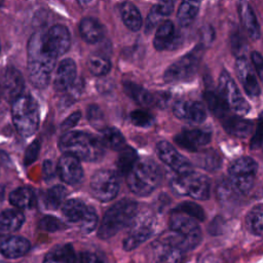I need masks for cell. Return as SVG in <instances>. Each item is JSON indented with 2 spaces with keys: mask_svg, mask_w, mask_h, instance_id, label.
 <instances>
[{
  "mask_svg": "<svg viewBox=\"0 0 263 263\" xmlns=\"http://www.w3.org/2000/svg\"><path fill=\"white\" fill-rule=\"evenodd\" d=\"M176 143L191 152H197V150L205 146L211 141V134L202 129H187L178 134L175 137Z\"/></svg>",
  "mask_w": 263,
  "mask_h": 263,
  "instance_id": "cell-20",
  "label": "cell"
},
{
  "mask_svg": "<svg viewBox=\"0 0 263 263\" xmlns=\"http://www.w3.org/2000/svg\"><path fill=\"white\" fill-rule=\"evenodd\" d=\"M87 119L96 127L101 128L104 122V115L102 110L97 105H90L87 108Z\"/></svg>",
  "mask_w": 263,
  "mask_h": 263,
  "instance_id": "cell-47",
  "label": "cell"
},
{
  "mask_svg": "<svg viewBox=\"0 0 263 263\" xmlns=\"http://www.w3.org/2000/svg\"><path fill=\"white\" fill-rule=\"evenodd\" d=\"M73 263H87V257L86 253H79L76 257Z\"/></svg>",
  "mask_w": 263,
  "mask_h": 263,
  "instance_id": "cell-57",
  "label": "cell"
},
{
  "mask_svg": "<svg viewBox=\"0 0 263 263\" xmlns=\"http://www.w3.org/2000/svg\"><path fill=\"white\" fill-rule=\"evenodd\" d=\"M156 151L158 157L178 175H183L192 171L190 161L179 153L168 142H158L156 145Z\"/></svg>",
  "mask_w": 263,
  "mask_h": 263,
  "instance_id": "cell-12",
  "label": "cell"
},
{
  "mask_svg": "<svg viewBox=\"0 0 263 263\" xmlns=\"http://www.w3.org/2000/svg\"><path fill=\"white\" fill-rule=\"evenodd\" d=\"M225 227H226V224H225L224 219L220 216H217L210 223L208 230L212 235H221L224 232Z\"/></svg>",
  "mask_w": 263,
  "mask_h": 263,
  "instance_id": "cell-50",
  "label": "cell"
},
{
  "mask_svg": "<svg viewBox=\"0 0 263 263\" xmlns=\"http://www.w3.org/2000/svg\"><path fill=\"white\" fill-rule=\"evenodd\" d=\"M25 216L18 210H6L0 213V235L18 230L24 224Z\"/></svg>",
  "mask_w": 263,
  "mask_h": 263,
  "instance_id": "cell-28",
  "label": "cell"
},
{
  "mask_svg": "<svg viewBox=\"0 0 263 263\" xmlns=\"http://www.w3.org/2000/svg\"><path fill=\"white\" fill-rule=\"evenodd\" d=\"M87 263H107V260L100 254L86 253Z\"/></svg>",
  "mask_w": 263,
  "mask_h": 263,
  "instance_id": "cell-54",
  "label": "cell"
},
{
  "mask_svg": "<svg viewBox=\"0 0 263 263\" xmlns=\"http://www.w3.org/2000/svg\"><path fill=\"white\" fill-rule=\"evenodd\" d=\"M59 147L65 154H70L85 161H97L104 155L102 141L83 132H68L59 141Z\"/></svg>",
  "mask_w": 263,
  "mask_h": 263,
  "instance_id": "cell-2",
  "label": "cell"
},
{
  "mask_svg": "<svg viewBox=\"0 0 263 263\" xmlns=\"http://www.w3.org/2000/svg\"><path fill=\"white\" fill-rule=\"evenodd\" d=\"M76 77V64L71 59L63 60L55 71L53 87L57 91H64L72 86Z\"/></svg>",
  "mask_w": 263,
  "mask_h": 263,
  "instance_id": "cell-23",
  "label": "cell"
},
{
  "mask_svg": "<svg viewBox=\"0 0 263 263\" xmlns=\"http://www.w3.org/2000/svg\"><path fill=\"white\" fill-rule=\"evenodd\" d=\"M174 0H160L150 10L145 25V31L148 33L152 31L157 25L162 23V20L168 16L174 10Z\"/></svg>",
  "mask_w": 263,
  "mask_h": 263,
  "instance_id": "cell-25",
  "label": "cell"
},
{
  "mask_svg": "<svg viewBox=\"0 0 263 263\" xmlns=\"http://www.w3.org/2000/svg\"><path fill=\"white\" fill-rule=\"evenodd\" d=\"M218 90L229 109L239 115H245L250 111L249 103L245 100L236 83L225 70H223L219 76Z\"/></svg>",
  "mask_w": 263,
  "mask_h": 263,
  "instance_id": "cell-9",
  "label": "cell"
},
{
  "mask_svg": "<svg viewBox=\"0 0 263 263\" xmlns=\"http://www.w3.org/2000/svg\"><path fill=\"white\" fill-rule=\"evenodd\" d=\"M0 263H4V262H3V261H1V260H0Z\"/></svg>",
  "mask_w": 263,
  "mask_h": 263,
  "instance_id": "cell-61",
  "label": "cell"
},
{
  "mask_svg": "<svg viewBox=\"0 0 263 263\" xmlns=\"http://www.w3.org/2000/svg\"><path fill=\"white\" fill-rule=\"evenodd\" d=\"M87 68L95 76H104L111 69V63L102 55H91L87 61Z\"/></svg>",
  "mask_w": 263,
  "mask_h": 263,
  "instance_id": "cell-41",
  "label": "cell"
},
{
  "mask_svg": "<svg viewBox=\"0 0 263 263\" xmlns=\"http://www.w3.org/2000/svg\"><path fill=\"white\" fill-rule=\"evenodd\" d=\"M30 242L27 238L14 235H0V253L7 258H20L28 253Z\"/></svg>",
  "mask_w": 263,
  "mask_h": 263,
  "instance_id": "cell-21",
  "label": "cell"
},
{
  "mask_svg": "<svg viewBox=\"0 0 263 263\" xmlns=\"http://www.w3.org/2000/svg\"><path fill=\"white\" fill-rule=\"evenodd\" d=\"M257 162L249 156H242L233 160L228 168L230 182L240 193H248L255 182L257 172Z\"/></svg>",
  "mask_w": 263,
  "mask_h": 263,
  "instance_id": "cell-8",
  "label": "cell"
},
{
  "mask_svg": "<svg viewBox=\"0 0 263 263\" xmlns=\"http://www.w3.org/2000/svg\"><path fill=\"white\" fill-rule=\"evenodd\" d=\"M25 81L23 75L13 67H7L0 74V88L2 97L6 100L14 101L22 95Z\"/></svg>",
  "mask_w": 263,
  "mask_h": 263,
  "instance_id": "cell-14",
  "label": "cell"
},
{
  "mask_svg": "<svg viewBox=\"0 0 263 263\" xmlns=\"http://www.w3.org/2000/svg\"><path fill=\"white\" fill-rule=\"evenodd\" d=\"M216 195L221 203L230 206L237 204L240 193L235 189L230 180H223L216 187Z\"/></svg>",
  "mask_w": 263,
  "mask_h": 263,
  "instance_id": "cell-33",
  "label": "cell"
},
{
  "mask_svg": "<svg viewBox=\"0 0 263 263\" xmlns=\"http://www.w3.org/2000/svg\"><path fill=\"white\" fill-rule=\"evenodd\" d=\"M204 52L202 44L195 45L189 52L173 63L164 72L163 79L167 83L186 81L193 77Z\"/></svg>",
  "mask_w": 263,
  "mask_h": 263,
  "instance_id": "cell-6",
  "label": "cell"
},
{
  "mask_svg": "<svg viewBox=\"0 0 263 263\" xmlns=\"http://www.w3.org/2000/svg\"><path fill=\"white\" fill-rule=\"evenodd\" d=\"M248 229L255 235L263 236V204L255 205L246 216Z\"/></svg>",
  "mask_w": 263,
  "mask_h": 263,
  "instance_id": "cell-39",
  "label": "cell"
},
{
  "mask_svg": "<svg viewBox=\"0 0 263 263\" xmlns=\"http://www.w3.org/2000/svg\"><path fill=\"white\" fill-rule=\"evenodd\" d=\"M119 11L122 22L130 31H138L141 29L143 20L136 5H134L132 2L124 1L120 4Z\"/></svg>",
  "mask_w": 263,
  "mask_h": 263,
  "instance_id": "cell-30",
  "label": "cell"
},
{
  "mask_svg": "<svg viewBox=\"0 0 263 263\" xmlns=\"http://www.w3.org/2000/svg\"><path fill=\"white\" fill-rule=\"evenodd\" d=\"M235 70L246 92L250 97H258L261 92L260 85L252 66L243 55H240L236 59Z\"/></svg>",
  "mask_w": 263,
  "mask_h": 263,
  "instance_id": "cell-19",
  "label": "cell"
},
{
  "mask_svg": "<svg viewBox=\"0 0 263 263\" xmlns=\"http://www.w3.org/2000/svg\"><path fill=\"white\" fill-rule=\"evenodd\" d=\"M198 263H219V261L217 257L214 256L213 254H206L199 259Z\"/></svg>",
  "mask_w": 263,
  "mask_h": 263,
  "instance_id": "cell-56",
  "label": "cell"
},
{
  "mask_svg": "<svg viewBox=\"0 0 263 263\" xmlns=\"http://www.w3.org/2000/svg\"><path fill=\"white\" fill-rule=\"evenodd\" d=\"M251 60L255 67L257 75L263 81V57L258 51H253L251 53Z\"/></svg>",
  "mask_w": 263,
  "mask_h": 263,
  "instance_id": "cell-52",
  "label": "cell"
},
{
  "mask_svg": "<svg viewBox=\"0 0 263 263\" xmlns=\"http://www.w3.org/2000/svg\"><path fill=\"white\" fill-rule=\"evenodd\" d=\"M80 117H81V113L79 111H76V112H73L71 115H69L61 124V128L63 130H68L70 129L71 127L75 126L79 120H80Z\"/></svg>",
  "mask_w": 263,
  "mask_h": 263,
  "instance_id": "cell-53",
  "label": "cell"
},
{
  "mask_svg": "<svg viewBox=\"0 0 263 263\" xmlns=\"http://www.w3.org/2000/svg\"><path fill=\"white\" fill-rule=\"evenodd\" d=\"M201 0H182L177 12V18L181 26H189L195 18Z\"/></svg>",
  "mask_w": 263,
  "mask_h": 263,
  "instance_id": "cell-34",
  "label": "cell"
},
{
  "mask_svg": "<svg viewBox=\"0 0 263 263\" xmlns=\"http://www.w3.org/2000/svg\"><path fill=\"white\" fill-rule=\"evenodd\" d=\"M230 42H231V48L232 51L234 53L239 54L241 51L245 50L246 47V43H245V39L243 37L240 35V33L238 31H235L231 34V38H230Z\"/></svg>",
  "mask_w": 263,
  "mask_h": 263,
  "instance_id": "cell-49",
  "label": "cell"
},
{
  "mask_svg": "<svg viewBox=\"0 0 263 263\" xmlns=\"http://www.w3.org/2000/svg\"><path fill=\"white\" fill-rule=\"evenodd\" d=\"M204 100L206 102L209 109L212 111L214 115L222 119L227 116L229 107L219 92H216L213 90H206L204 92Z\"/></svg>",
  "mask_w": 263,
  "mask_h": 263,
  "instance_id": "cell-36",
  "label": "cell"
},
{
  "mask_svg": "<svg viewBox=\"0 0 263 263\" xmlns=\"http://www.w3.org/2000/svg\"><path fill=\"white\" fill-rule=\"evenodd\" d=\"M171 188L179 195H189L197 200H205L210 196L211 183L206 176L191 171L173 179Z\"/></svg>",
  "mask_w": 263,
  "mask_h": 263,
  "instance_id": "cell-7",
  "label": "cell"
},
{
  "mask_svg": "<svg viewBox=\"0 0 263 263\" xmlns=\"http://www.w3.org/2000/svg\"><path fill=\"white\" fill-rule=\"evenodd\" d=\"M79 3H81V4H86V3H88V2H90L91 0H77Z\"/></svg>",
  "mask_w": 263,
  "mask_h": 263,
  "instance_id": "cell-58",
  "label": "cell"
},
{
  "mask_svg": "<svg viewBox=\"0 0 263 263\" xmlns=\"http://www.w3.org/2000/svg\"><path fill=\"white\" fill-rule=\"evenodd\" d=\"M152 253L154 258L161 263H183L185 252L160 237L153 243Z\"/></svg>",
  "mask_w": 263,
  "mask_h": 263,
  "instance_id": "cell-22",
  "label": "cell"
},
{
  "mask_svg": "<svg viewBox=\"0 0 263 263\" xmlns=\"http://www.w3.org/2000/svg\"><path fill=\"white\" fill-rule=\"evenodd\" d=\"M119 156L117 159V167L121 175H127L137 163V152L132 147L125 146L119 150Z\"/></svg>",
  "mask_w": 263,
  "mask_h": 263,
  "instance_id": "cell-40",
  "label": "cell"
},
{
  "mask_svg": "<svg viewBox=\"0 0 263 263\" xmlns=\"http://www.w3.org/2000/svg\"><path fill=\"white\" fill-rule=\"evenodd\" d=\"M173 112L178 118L192 123H201L206 117L204 106L197 101H178L174 104Z\"/></svg>",
  "mask_w": 263,
  "mask_h": 263,
  "instance_id": "cell-17",
  "label": "cell"
},
{
  "mask_svg": "<svg viewBox=\"0 0 263 263\" xmlns=\"http://www.w3.org/2000/svg\"><path fill=\"white\" fill-rule=\"evenodd\" d=\"M43 173H44V176L45 178H51L54 174L53 172V165H52V162L50 160H46L44 161L43 163Z\"/></svg>",
  "mask_w": 263,
  "mask_h": 263,
  "instance_id": "cell-55",
  "label": "cell"
},
{
  "mask_svg": "<svg viewBox=\"0 0 263 263\" xmlns=\"http://www.w3.org/2000/svg\"><path fill=\"white\" fill-rule=\"evenodd\" d=\"M126 176L129 190L139 196L152 193L160 184L162 177L159 166L149 159L137 161Z\"/></svg>",
  "mask_w": 263,
  "mask_h": 263,
  "instance_id": "cell-3",
  "label": "cell"
},
{
  "mask_svg": "<svg viewBox=\"0 0 263 263\" xmlns=\"http://www.w3.org/2000/svg\"><path fill=\"white\" fill-rule=\"evenodd\" d=\"M262 143H263V112L261 113L258 119L255 134L251 140V148L258 149L261 147Z\"/></svg>",
  "mask_w": 263,
  "mask_h": 263,
  "instance_id": "cell-48",
  "label": "cell"
},
{
  "mask_svg": "<svg viewBox=\"0 0 263 263\" xmlns=\"http://www.w3.org/2000/svg\"><path fill=\"white\" fill-rule=\"evenodd\" d=\"M87 210L88 206L83 201L76 198L64 201V203L62 204V212L64 216L70 222L74 223H80V221L85 216Z\"/></svg>",
  "mask_w": 263,
  "mask_h": 263,
  "instance_id": "cell-32",
  "label": "cell"
},
{
  "mask_svg": "<svg viewBox=\"0 0 263 263\" xmlns=\"http://www.w3.org/2000/svg\"><path fill=\"white\" fill-rule=\"evenodd\" d=\"M181 36L176 31L175 25L171 21H163L157 28L153 45L157 50L174 49L181 43Z\"/></svg>",
  "mask_w": 263,
  "mask_h": 263,
  "instance_id": "cell-18",
  "label": "cell"
},
{
  "mask_svg": "<svg viewBox=\"0 0 263 263\" xmlns=\"http://www.w3.org/2000/svg\"><path fill=\"white\" fill-rule=\"evenodd\" d=\"M38 226L40 229L47 232H55L63 228V223L60 219L53 216H44L38 222Z\"/></svg>",
  "mask_w": 263,
  "mask_h": 263,
  "instance_id": "cell-46",
  "label": "cell"
},
{
  "mask_svg": "<svg viewBox=\"0 0 263 263\" xmlns=\"http://www.w3.org/2000/svg\"><path fill=\"white\" fill-rule=\"evenodd\" d=\"M101 141L104 146L113 150H121L125 147V139L120 130L115 127H105L102 129Z\"/></svg>",
  "mask_w": 263,
  "mask_h": 263,
  "instance_id": "cell-37",
  "label": "cell"
},
{
  "mask_svg": "<svg viewBox=\"0 0 263 263\" xmlns=\"http://www.w3.org/2000/svg\"><path fill=\"white\" fill-rule=\"evenodd\" d=\"M168 225L173 231L179 232L197 241H200L201 239V231L197 224V220L180 211L173 210L170 216Z\"/></svg>",
  "mask_w": 263,
  "mask_h": 263,
  "instance_id": "cell-13",
  "label": "cell"
},
{
  "mask_svg": "<svg viewBox=\"0 0 263 263\" xmlns=\"http://www.w3.org/2000/svg\"><path fill=\"white\" fill-rule=\"evenodd\" d=\"M175 210L180 211V212L194 218L197 221H202L204 219V212H203L202 208L195 202L185 201L183 203H180L177 208H175Z\"/></svg>",
  "mask_w": 263,
  "mask_h": 263,
  "instance_id": "cell-43",
  "label": "cell"
},
{
  "mask_svg": "<svg viewBox=\"0 0 263 263\" xmlns=\"http://www.w3.org/2000/svg\"><path fill=\"white\" fill-rule=\"evenodd\" d=\"M92 195L100 201L107 202L115 198L119 190V182L116 174L110 170L97 171L90 179Z\"/></svg>",
  "mask_w": 263,
  "mask_h": 263,
  "instance_id": "cell-10",
  "label": "cell"
},
{
  "mask_svg": "<svg viewBox=\"0 0 263 263\" xmlns=\"http://www.w3.org/2000/svg\"><path fill=\"white\" fill-rule=\"evenodd\" d=\"M57 173L61 180L69 185L79 183L83 177V170L79 159L70 154H65L60 158Z\"/></svg>",
  "mask_w": 263,
  "mask_h": 263,
  "instance_id": "cell-15",
  "label": "cell"
},
{
  "mask_svg": "<svg viewBox=\"0 0 263 263\" xmlns=\"http://www.w3.org/2000/svg\"><path fill=\"white\" fill-rule=\"evenodd\" d=\"M223 126L229 135L246 138L252 133L254 123L251 120L238 116H226L223 118Z\"/></svg>",
  "mask_w": 263,
  "mask_h": 263,
  "instance_id": "cell-26",
  "label": "cell"
},
{
  "mask_svg": "<svg viewBox=\"0 0 263 263\" xmlns=\"http://www.w3.org/2000/svg\"><path fill=\"white\" fill-rule=\"evenodd\" d=\"M40 149V143L39 141H34L26 150L24 161L26 164H31L35 161V159L38 156V152Z\"/></svg>",
  "mask_w": 263,
  "mask_h": 263,
  "instance_id": "cell-51",
  "label": "cell"
},
{
  "mask_svg": "<svg viewBox=\"0 0 263 263\" xmlns=\"http://www.w3.org/2000/svg\"><path fill=\"white\" fill-rule=\"evenodd\" d=\"M43 34L45 44L54 54L59 57L68 51L71 44V38L69 30L65 26L54 25Z\"/></svg>",
  "mask_w": 263,
  "mask_h": 263,
  "instance_id": "cell-16",
  "label": "cell"
},
{
  "mask_svg": "<svg viewBox=\"0 0 263 263\" xmlns=\"http://www.w3.org/2000/svg\"><path fill=\"white\" fill-rule=\"evenodd\" d=\"M137 203L130 199H121L105 213L98 230V236L108 239L128 225L137 212Z\"/></svg>",
  "mask_w": 263,
  "mask_h": 263,
  "instance_id": "cell-4",
  "label": "cell"
},
{
  "mask_svg": "<svg viewBox=\"0 0 263 263\" xmlns=\"http://www.w3.org/2000/svg\"><path fill=\"white\" fill-rule=\"evenodd\" d=\"M11 117L17 133L28 138L35 134L39 125V108L30 95H21L11 105Z\"/></svg>",
  "mask_w": 263,
  "mask_h": 263,
  "instance_id": "cell-5",
  "label": "cell"
},
{
  "mask_svg": "<svg viewBox=\"0 0 263 263\" xmlns=\"http://www.w3.org/2000/svg\"><path fill=\"white\" fill-rule=\"evenodd\" d=\"M79 33L87 43H97L104 35L102 24L93 17H84L80 21Z\"/></svg>",
  "mask_w": 263,
  "mask_h": 263,
  "instance_id": "cell-27",
  "label": "cell"
},
{
  "mask_svg": "<svg viewBox=\"0 0 263 263\" xmlns=\"http://www.w3.org/2000/svg\"><path fill=\"white\" fill-rule=\"evenodd\" d=\"M123 89L130 99L142 106L156 105V97L135 82L125 81L123 83Z\"/></svg>",
  "mask_w": 263,
  "mask_h": 263,
  "instance_id": "cell-29",
  "label": "cell"
},
{
  "mask_svg": "<svg viewBox=\"0 0 263 263\" xmlns=\"http://www.w3.org/2000/svg\"><path fill=\"white\" fill-rule=\"evenodd\" d=\"M58 55L45 44L44 34L34 33L28 42V72L31 83L37 88L48 85Z\"/></svg>",
  "mask_w": 263,
  "mask_h": 263,
  "instance_id": "cell-1",
  "label": "cell"
},
{
  "mask_svg": "<svg viewBox=\"0 0 263 263\" xmlns=\"http://www.w3.org/2000/svg\"><path fill=\"white\" fill-rule=\"evenodd\" d=\"M196 163L206 171H218L222 165V158L220 154L214 149L201 151L196 156Z\"/></svg>",
  "mask_w": 263,
  "mask_h": 263,
  "instance_id": "cell-38",
  "label": "cell"
},
{
  "mask_svg": "<svg viewBox=\"0 0 263 263\" xmlns=\"http://www.w3.org/2000/svg\"><path fill=\"white\" fill-rule=\"evenodd\" d=\"M1 97H2V92H1V88H0V100H1Z\"/></svg>",
  "mask_w": 263,
  "mask_h": 263,
  "instance_id": "cell-60",
  "label": "cell"
},
{
  "mask_svg": "<svg viewBox=\"0 0 263 263\" xmlns=\"http://www.w3.org/2000/svg\"><path fill=\"white\" fill-rule=\"evenodd\" d=\"M153 219L147 215H140L129 223V230L123 239V249L132 251L146 241L153 233Z\"/></svg>",
  "mask_w": 263,
  "mask_h": 263,
  "instance_id": "cell-11",
  "label": "cell"
},
{
  "mask_svg": "<svg viewBox=\"0 0 263 263\" xmlns=\"http://www.w3.org/2000/svg\"><path fill=\"white\" fill-rule=\"evenodd\" d=\"M130 121L134 125L147 127L153 123V116L144 110H135L130 113Z\"/></svg>",
  "mask_w": 263,
  "mask_h": 263,
  "instance_id": "cell-44",
  "label": "cell"
},
{
  "mask_svg": "<svg viewBox=\"0 0 263 263\" xmlns=\"http://www.w3.org/2000/svg\"><path fill=\"white\" fill-rule=\"evenodd\" d=\"M2 194H3V188L0 187V199H1V197H2Z\"/></svg>",
  "mask_w": 263,
  "mask_h": 263,
  "instance_id": "cell-59",
  "label": "cell"
},
{
  "mask_svg": "<svg viewBox=\"0 0 263 263\" xmlns=\"http://www.w3.org/2000/svg\"><path fill=\"white\" fill-rule=\"evenodd\" d=\"M75 257L73 247L69 243H65L51 249L45 255L43 263H73Z\"/></svg>",
  "mask_w": 263,
  "mask_h": 263,
  "instance_id": "cell-31",
  "label": "cell"
},
{
  "mask_svg": "<svg viewBox=\"0 0 263 263\" xmlns=\"http://www.w3.org/2000/svg\"><path fill=\"white\" fill-rule=\"evenodd\" d=\"M9 201L17 209H31L35 204V195L30 188L20 187L10 193Z\"/></svg>",
  "mask_w": 263,
  "mask_h": 263,
  "instance_id": "cell-35",
  "label": "cell"
},
{
  "mask_svg": "<svg viewBox=\"0 0 263 263\" xmlns=\"http://www.w3.org/2000/svg\"><path fill=\"white\" fill-rule=\"evenodd\" d=\"M67 195V190L62 185H57L51 187L45 194V203L49 209H58L62 203H64V199Z\"/></svg>",
  "mask_w": 263,
  "mask_h": 263,
  "instance_id": "cell-42",
  "label": "cell"
},
{
  "mask_svg": "<svg viewBox=\"0 0 263 263\" xmlns=\"http://www.w3.org/2000/svg\"><path fill=\"white\" fill-rule=\"evenodd\" d=\"M98 223V217L97 214L95 212L93 209L88 208L85 216L83 217V219L80 221V230L83 233H90L91 231L95 230L96 226Z\"/></svg>",
  "mask_w": 263,
  "mask_h": 263,
  "instance_id": "cell-45",
  "label": "cell"
},
{
  "mask_svg": "<svg viewBox=\"0 0 263 263\" xmlns=\"http://www.w3.org/2000/svg\"><path fill=\"white\" fill-rule=\"evenodd\" d=\"M237 8H238L240 22L245 30L247 31L249 37L253 40H257L260 36V27H259L257 17L253 11V8L245 0H239Z\"/></svg>",
  "mask_w": 263,
  "mask_h": 263,
  "instance_id": "cell-24",
  "label": "cell"
}]
</instances>
